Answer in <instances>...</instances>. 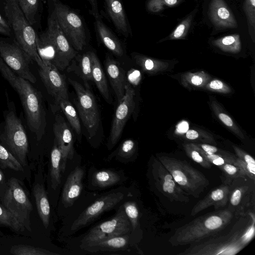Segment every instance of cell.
Here are the masks:
<instances>
[{
    "mask_svg": "<svg viewBox=\"0 0 255 255\" xmlns=\"http://www.w3.org/2000/svg\"><path fill=\"white\" fill-rule=\"evenodd\" d=\"M184 147L187 155L194 162L205 168L210 169L211 168L212 163L195 149L190 143L185 144Z\"/></svg>",
    "mask_w": 255,
    "mask_h": 255,
    "instance_id": "74e56055",
    "label": "cell"
},
{
    "mask_svg": "<svg viewBox=\"0 0 255 255\" xmlns=\"http://www.w3.org/2000/svg\"><path fill=\"white\" fill-rule=\"evenodd\" d=\"M33 191L39 216L47 229L49 224L50 208L46 192L44 187L39 184L34 186Z\"/></svg>",
    "mask_w": 255,
    "mask_h": 255,
    "instance_id": "4316f807",
    "label": "cell"
},
{
    "mask_svg": "<svg viewBox=\"0 0 255 255\" xmlns=\"http://www.w3.org/2000/svg\"><path fill=\"white\" fill-rule=\"evenodd\" d=\"M188 24L189 23L187 21H185L179 24L174 31L171 38L172 39H176L182 37L185 32L186 26H187Z\"/></svg>",
    "mask_w": 255,
    "mask_h": 255,
    "instance_id": "c3c4849f",
    "label": "cell"
},
{
    "mask_svg": "<svg viewBox=\"0 0 255 255\" xmlns=\"http://www.w3.org/2000/svg\"><path fill=\"white\" fill-rule=\"evenodd\" d=\"M244 10L246 13L249 27L250 35L255 34V0H245Z\"/></svg>",
    "mask_w": 255,
    "mask_h": 255,
    "instance_id": "8d00e7d4",
    "label": "cell"
},
{
    "mask_svg": "<svg viewBox=\"0 0 255 255\" xmlns=\"http://www.w3.org/2000/svg\"><path fill=\"white\" fill-rule=\"evenodd\" d=\"M0 138L4 146L22 166H25L28 151V139L21 121L12 109L5 112L4 130Z\"/></svg>",
    "mask_w": 255,
    "mask_h": 255,
    "instance_id": "8992f818",
    "label": "cell"
},
{
    "mask_svg": "<svg viewBox=\"0 0 255 255\" xmlns=\"http://www.w3.org/2000/svg\"><path fill=\"white\" fill-rule=\"evenodd\" d=\"M36 45L41 60L50 62L59 70L66 69L77 54L61 29L53 11L48 18L46 30L40 35L36 33Z\"/></svg>",
    "mask_w": 255,
    "mask_h": 255,
    "instance_id": "7a4b0ae2",
    "label": "cell"
},
{
    "mask_svg": "<svg viewBox=\"0 0 255 255\" xmlns=\"http://www.w3.org/2000/svg\"><path fill=\"white\" fill-rule=\"evenodd\" d=\"M120 176L111 170H102L96 172L93 176V184L99 187H107L117 184Z\"/></svg>",
    "mask_w": 255,
    "mask_h": 255,
    "instance_id": "f546056e",
    "label": "cell"
},
{
    "mask_svg": "<svg viewBox=\"0 0 255 255\" xmlns=\"http://www.w3.org/2000/svg\"><path fill=\"white\" fill-rule=\"evenodd\" d=\"M3 203L5 208L12 213L24 229L31 231L30 215L33 209L32 205L16 178L12 177L9 180Z\"/></svg>",
    "mask_w": 255,
    "mask_h": 255,
    "instance_id": "9c48e42d",
    "label": "cell"
},
{
    "mask_svg": "<svg viewBox=\"0 0 255 255\" xmlns=\"http://www.w3.org/2000/svg\"><path fill=\"white\" fill-rule=\"evenodd\" d=\"M208 87L212 90L222 92H227L229 89L222 81L214 80L210 82Z\"/></svg>",
    "mask_w": 255,
    "mask_h": 255,
    "instance_id": "f6af8a7d",
    "label": "cell"
},
{
    "mask_svg": "<svg viewBox=\"0 0 255 255\" xmlns=\"http://www.w3.org/2000/svg\"><path fill=\"white\" fill-rule=\"evenodd\" d=\"M6 2H13L17 3V0H5Z\"/></svg>",
    "mask_w": 255,
    "mask_h": 255,
    "instance_id": "6f0895ef",
    "label": "cell"
},
{
    "mask_svg": "<svg viewBox=\"0 0 255 255\" xmlns=\"http://www.w3.org/2000/svg\"><path fill=\"white\" fill-rule=\"evenodd\" d=\"M134 90L127 81L125 86V95L118 103L119 105L114 114L108 142L109 149L114 146L119 141L124 127L134 110Z\"/></svg>",
    "mask_w": 255,
    "mask_h": 255,
    "instance_id": "4fadbf2b",
    "label": "cell"
},
{
    "mask_svg": "<svg viewBox=\"0 0 255 255\" xmlns=\"http://www.w3.org/2000/svg\"><path fill=\"white\" fill-rule=\"evenodd\" d=\"M0 163L3 168L17 171H23L22 165L17 159L1 143H0Z\"/></svg>",
    "mask_w": 255,
    "mask_h": 255,
    "instance_id": "d6a6232c",
    "label": "cell"
},
{
    "mask_svg": "<svg viewBox=\"0 0 255 255\" xmlns=\"http://www.w3.org/2000/svg\"><path fill=\"white\" fill-rule=\"evenodd\" d=\"M219 167L228 176L232 178L246 176L243 170L234 164L226 163Z\"/></svg>",
    "mask_w": 255,
    "mask_h": 255,
    "instance_id": "60d3db41",
    "label": "cell"
},
{
    "mask_svg": "<svg viewBox=\"0 0 255 255\" xmlns=\"http://www.w3.org/2000/svg\"><path fill=\"white\" fill-rule=\"evenodd\" d=\"M9 252L15 255H55L57 253L29 245H19L11 247Z\"/></svg>",
    "mask_w": 255,
    "mask_h": 255,
    "instance_id": "836d02e7",
    "label": "cell"
},
{
    "mask_svg": "<svg viewBox=\"0 0 255 255\" xmlns=\"http://www.w3.org/2000/svg\"><path fill=\"white\" fill-rule=\"evenodd\" d=\"M218 117L220 120L227 126L232 127L234 123L232 119L227 115L220 113H218Z\"/></svg>",
    "mask_w": 255,
    "mask_h": 255,
    "instance_id": "f907efd6",
    "label": "cell"
},
{
    "mask_svg": "<svg viewBox=\"0 0 255 255\" xmlns=\"http://www.w3.org/2000/svg\"><path fill=\"white\" fill-rule=\"evenodd\" d=\"M128 240L129 235L128 234L100 241L81 245L80 247L90 252L117 251L125 249L128 246Z\"/></svg>",
    "mask_w": 255,
    "mask_h": 255,
    "instance_id": "cb8c5ba5",
    "label": "cell"
},
{
    "mask_svg": "<svg viewBox=\"0 0 255 255\" xmlns=\"http://www.w3.org/2000/svg\"><path fill=\"white\" fill-rule=\"evenodd\" d=\"M189 81L193 85L199 86L204 82V79L202 76L199 74H193L189 78Z\"/></svg>",
    "mask_w": 255,
    "mask_h": 255,
    "instance_id": "816d5d0a",
    "label": "cell"
},
{
    "mask_svg": "<svg viewBox=\"0 0 255 255\" xmlns=\"http://www.w3.org/2000/svg\"><path fill=\"white\" fill-rule=\"evenodd\" d=\"M55 107H59L61 109L72 128L78 134H80L81 128L80 120L75 108L69 99L59 100Z\"/></svg>",
    "mask_w": 255,
    "mask_h": 255,
    "instance_id": "f1b7e54d",
    "label": "cell"
},
{
    "mask_svg": "<svg viewBox=\"0 0 255 255\" xmlns=\"http://www.w3.org/2000/svg\"><path fill=\"white\" fill-rule=\"evenodd\" d=\"M233 147L238 158L245 162L251 166H255V161L251 155L248 154L242 149L235 145H233Z\"/></svg>",
    "mask_w": 255,
    "mask_h": 255,
    "instance_id": "ee69618b",
    "label": "cell"
},
{
    "mask_svg": "<svg viewBox=\"0 0 255 255\" xmlns=\"http://www.w3.org/2000/svg\"><path fill=\"white\" fill-rule=\"evenodd\" d=\"M77 96L76 106L82 123L90 138L94 136L98 130L100 116L98 106L90 89L84 88L79 82L68 79Z\"/></svg>",
    "mask_w": 255,
    "mask_h": 255,
    "instance_id": "30bf717a",
    "label": "cell"
},
{
    "mask_svg": "<svg viewBox=\"0 0 255 255\" xmlns=\"http://www.w3.org/2000/svg\"><path fill=\"white\" fill-rule=\"evenodd\" d=\"M96 28L102 42L113 53L122 56L124 49L118 38L108 28L100 17L95 18Z\"/></svg>",
    "mask_w": 255,
    "mask_h": 255,
    "instance_id": "d4e9b609",
    "label": "cell"
},
{
    "mask_svg": "<svg viewBox=\"0 0 255 255\" xmlns=\"http://www.w3.org/2000/svg\"><path fill=\"white\" fill-rule=\"evenodd\" d=\"M135 144L133 140L128 139L125 140L120 146L118 155L122 158H128L134 153Z\"/></svg>",
    "mask_w": 255,
    "mask_h": 255,
    "instance_id": "ab89813d",
    "label": "cell"
},
{
    "mask_svg": "<svg viewBox=\"0 0 255 255\" xmlns=\"http://www.w3.org/2000/svg\"><path fill=\"white\" fill-rule=\"evenodd\" d=\"M253 217L252 224L245 231H243L241 236V240L243 243L247 245L254 237L255 235V217L254 215L252 214Z\"/></svg>",
    "mask_w": 255,
    "mask_h": 255,
    "instance_id": "7bdbcfd3",
    "label": "cell"
},
{
    "mask_svg": "<svg viewBox=\"0 0 255 255\" xmlns=\"http://www.w3.org/2000/svg\"><path fill=\"white\" fill-rule=\"evenodd\" d=\"M158 160L189 195L198 198L209 186V181L205 175L185 160L166 156H159Z\"/></svg>",
    "mask_w": 255,
    "mask_h": 255,
    "instance_id": "277c9868",
    "label": "cell"
},
{
    "mask_svg": "<svg viewBox=\"0 0 255 255\" xmlns=\"http://www.w3.org/2000/svg\"><path fill=\"white\" fill-rule=\"evenodd\" d=\"M4 10L17 44L38 65L41 64L42 61L36 48V33L25 17L18 3L6 1Z\"/></svg>",
    "mask_w": 255,
    "mask_h": 255,
    "instance_id": "5b68a950",
    "label": "cell"
},
{
    "mask_svg": "<svg viewBox=\"0 0 255 255\" xmlns=\"http://www.w3.org/2000/svg\"><path fill=\"white\" fill-rule=\"evenodd\" d=\"M3 175L2 172L0 170V182H1L3 179Z\"/></svg>",
    "mask_w": 255,
    "mask_h": 255,
    "instance_id": "9f6ffc18",
    "label": "cell"
},
{
    "mask_svg": "<svg viewBox=\"0 0 255 255\" xmlns=\"http://www.w3.org/2000/svg\"><path fill=\"white\" fill-rule=\"evenodd\" d=\"M92 51L77 54L72 60L67 71L73 72L83 81L86 88L90 89L89 82H93L92 77Z\"/></svg>",
    "mask_w": 255,
    "mask_h": 255,
    "instance_id": "7402d4cb",
    "label": "cell"
},
{
    "mask_svg": "<svg viewBox=\"0 0 255 255\" xmlns=\"http://www.w3.org/2000/svg\"><path fill=\"white\" fill-rule=\"evenodd\" d=\"M131 224L124 207H121L113 218L91 229L82 239L81 245L128 234L131 231Z\"/></svg>",
    "mask_w": 255,
    "mask_h": 255,
    "instance_id": "8fae6325",
    "label": "cell"
},
{
    "mask_svg": "<svg viewBox=\"0 0 255 255\" xmlns=\"http://www.w3.org/2000/svg\"><path fill=\"white\" fill-rule=\"evenodd\" d=\"M140 73L139 71L132 69L128 71V83L136 85L140 79Z\"/></svg>",
    "mask_w": 255,
    "mask_h": 255,
    "instance_id": "bcb514c9",
    "label": "cell"
},
{
    "mask_svg": "<svg viewBox=\"0 0 255 255\" xmlns=\"http://www.w3.org/2000/svg\"><path fill=\"white\" fill-rule=\"evenodd\" d=\"M83 175V170L77 167L68 176L62 194V201L65 207L71 206L81 194Z\"/></svg>",
    "mask_w": 255,
    "mask_h": 255,
    "instance_id": "44dd1931",
    "label": "cell"
},
{
    "mask_svg": "<svg viewBox=\"0 0 255 255\" xmlns=\"http://www.w3.org/2000/svg\"><path fill=\"white\" fill-rule=\"evenodd\" d=\"M0 72L17 93L25 114L27 124L38 141L42 138L46 125V113L40 91L29 81L15 74L0 57Z\"/></svg>",
    "mask_w": 255,
    "mask_h": 255,
    "instance_id": "6da1fadb",
    "label": "cell"
},
{
    "mask_svg": "<svg viewBox=\"0 0 255 255\" xmlns=\"http://www.w3.org/2000/svg\"><path fill=\"white\" fill-rule=\"evenodd\" d=\"M247 189V187H239L236 188L232 192L229 197L230 204L232 206L235 208L239 207Z\"/></svg>",
    "mask_w": 255,
    "mask_h": 255,
    "instance_id": "b9f144b4",
    "label": "cell"
},
{
    "mask_svg": "<svg viewBox=\"0 0 255 255\" xmlns=\"http://www.w3.org/2000/svg\"><path fill=\"white\" fill-rule=\"evenodd\" d=\"M166 3L169 5H173L176 3L177 0H164Z\"/></svg>",
    "mask_w": 255,
    "mask_h": 255,
    "instance_id": "11a10c76",
    "label": "cell"
},
{
    "mask_svg": "<svg viewBox=\"0 0 255 255\" xmlns=\"http://www.w3.org/2000/svg\"><path fill=\"white\" fill-rule=\"evenodd\" d=\"M213 43L225 51L237 52L241 48L240 35L238 34L226 36L213 41Z\"/></svg>",
    "mask_w": 255,
    "mask_h": 255,
    "instance_id": "4dcf8cb0",
    "label": "cell"
},
{
    "mask_svg": "<svg viewBox=\"0 0 255 255\" xmlns=\"http://www.w3.org/2000/svg\"><path fill=\"white\" fill-rule=\"evenodd\" d=\"M11 29L8 22L0 14V34L9 36Z\"/></svg>",
    "mask_w": 255,
    "mask_h": 255,
    "instance_id": "7dc6e473",
    "label": "cell"
},
{
    "mask_svg": "<svg viewBox=\"0 0 255 255\" xmlns=\"http://www.w3.org/2000/svg\"><path fill=\"white\" fill-rule=\"evenodd\" d=\"M0 224L8 226L16 231L24 229L12 213L6 208L1 206H0Z\"/></svg>",
    "mask_w": 255,
    "mask_h": 255,
    "instance_id": "d590c367",
    "label": "cell"
},
{
    "mask_svg": "<svg viewBox=\"0 0 255 255\" xmlns=\"http://www.w3.org/2000/svg\"><path fill=\"white\" fill-rule=\"evenodd\" d=\"M38 66L40 78L48 94L54 98L55 105L61 99H69L65 78L59 70L44 61Z\"/></svg>",
    "mask_w": 255,
    "mask_h": 255,
    "instance_id": "9a60e30c",
    "label": "cell"
},
{
    "mask_svg": "<svg viewBox=\"0 0 255 255\" xmlns=\"http://www.w3.org/2000/svg\"><path fill=\"white\" fill-rule=\"evenodd\" d=\"M105 65L111 87L119 103L125 92L127 82L125 71L119 63L110 56L107 57Z\"/></svg>",
    "mask_w": 255,
    "mask_h": 255,
    "instance_id": "d6986e66",
    "label": "cell"
},
{
    "mask_svg": "<svg viewBox=\"0 0 255 255\" xmlns=\"http://www.w3.org/2000/svg\"><path fill=\"white\" fill-rule=\"evenodd\" d=\"M231 192L230 187L228 185H222L215 188L197 202L192 209L191 215L194 216L211 206H213L215 209L224 207L228 202Z\"/></svg>",
    "mask_w": 255,
    "mask_h": 255,
    "instance_id": "ffe728a7",
    "label": "cell"
},
{
    "mask_svg": "<svg viewBox=\"0 0 255 255\" xmlns=\"http://www.w3.org/2000/svg\"><path fill=\"white\" fill-rule=\"evenodd\" d=\"M91 5V12L95 18L100 17L97 0H87Z\"/></svg>",
    "mask_w": 255,
    "mask_h": 255,
    "instance_id": "681fc988",
    "label": "cell"
},
{
    "mask_svg": "<svg viewBox=\"0 0 255 255\" xmlns=\"http://www.w3.org/2000/svg\"><path fill=\"white\" fill-rule=\"evenodd\" d=\"M233 217L229 209L207 214L178 228L168 241L172 246L201 242L217 235L230 224Z\"/></svg>",
    "mask_w": 255,
    "mask_h": 255,
    "instance_id": "3957f363",
    "label": "cell"
},
{
    "mask_svg": "<svg viewBox=\"0 0 255 255\" xmlns=\"http://www.w3.org/2000/svg\"><path fill=\"white\" fill-rule=\"evenodd\" d=\"M199 133L195 130L190 129L186 132V137L191 140H194L199 137Z\"/></svg>",
    "mask_w": 255,
    "mask_h": 255,
    "instance_id": "f5cc1de1",
    "label": "cell"
},
{
    "mask_svg": "<svg viewBox=\"0 0 255 255\" xmlns=\"http://www.w3.org/2000/svg\"><path fill=\"white\" fill-rule=\"evenodd\" d=\"M53 132L55 141L62 153L61 171L64 172L67 160L72 159L74 156V141L69 127L60 115L55 117Z\"/></svg>",
    "mask_w": 255,
    "mask_h": 255,
    "instance_id": "e0dca14e",
    "label": "cell"
},
{
    "mask_svg": "<svg viewBox=\"0 0 255 255\" xmlns=\"http://www.w3.org/2000/svg\"><path fill=\"white\" fill-rule=\"evenodd\" d=\"M92 77L93 82L104 99L109 103H112V99L109 92L107 81L102 68L100 61L96 54L92 52Z\"/></svg>",
    "mask_w": 255,
    "mask_h": 255,
    "instance_id": "484cf974",
    "label": "cell"
},
{
    "mask_svg": "<svg viewBox=\"0 0 255 255\" xmlns=\"http://www.w3.org/2000/svg\"><path fill=\"white\" fill-rule=\"evenodd\" d=\"M121 192L112 193L101 197L87 208L73 222L71 230L75 231L89 224L101 213L114 207L123 199Z\"/></svg>",
    "mask_w": 255,
    "mask_h": 255,
    "instance_id": "2e32d148",
    "label": "cell"
},
{
    "mask_svg": "<svg viewBox=\"0 0 255 255\" xmlns=\"http://www.w3.org/2000/svg\"><path fill=\"white\" fill-rule=\"evenodd\" d=\"M17 3L28 22L33 25L38 11V0H17Z\"/></svg>",
    "mask_w": 255,
    "mask_h": 255,
    "instance_id": "1f68e13d",
    "label": "cell"
},
{
    "mask_svg": "<svg viewBox=\"0 0 255 255\" xmlns=\"http://www.w3.org/2000/svg\"><path fill=\"white\" fill-rule=\"evenodd\" d=\"M0 55L5 64L19 77L31 83L36 79L31 72L30 57L15 42L12 43L0 41Z\"/></svg>",
    "mask_w": 255,
    "mask_h": 255,
    "instance_id": "7c38bea8",
    "label": "cell"
},
{
    "mask_svg": "<svg viewBox=\"0 0 255 255\" xmlns=\"http://www.w3.org/2000/svg\"><path fill=\"white\" fill-rule=\"evenodd\" d=\"M107 12L119 32L126 37L131 33L130 26L120 0H104Z\"/></svg>",
    "mask_w": 255,
    "mask_h": 255,
    "instance_id": "603a6c76",
    "label": "cell"
},
{
    "mask_svg": "<svg viewBox=\"0 0 255 255\" xmlns=\"http://www.w3.org/2000/svg\"><path fill=\"white\" fill-rule=\"evenodd\" d=\"M210 19L216 28H237V21L223 0H211L209 8Z\"/></svg>",
    "mask_w": 255,
    "mask_h": 255,
    "instance_id": "ac0fdd59",
    "label": "cell"
},
{
    "mask_svg": "<svg viewBox=\"0 0 255 255\" xmlns=\"http://www.w3.org/2000/svg\"><path fill=\"white\" fill-rule=\"evenodd\" d=\"M53 11L65 36L74 48L82 50L86 36L83 21L76 12L59 0H53Z\"/></svg>",
    "mask_w": 255,
    "mask_h": 255,
    "instance_id": "52a82bcc",
    "label": "cell"
},
{
    "mask_svg": "<svg viewBox=\"0 0 255 255\" xmlns=\"http://www.w3.org/2000/svg\"><path fill=\"white\" fill-rule=\"evenodd\" d=\"M243 232L238 231L225 236H214L208 241L193 245L180 255H233L237 254L245 246L241 240Z\"/></svg>",
    "mask_w": 255,
    "mask_h": 255,
    "instance_id": "ba28073f",
    "label": "cell"
},
{
    "mask_svg": "<svg viewBox=\"0 0 255 255\" xmlns=\"http://www.w3.org/2000/svg\"><path fill=\"white\" fill-rule=\"evenodd\" d=\"M152 173L158 190L170 201L187 203L189 195L176 183L173 176L158 159L152 164Z\"/></svg>",
    "mask_w": 255,
    "mask_h": 255,
    "instance_id": "5bb4252c",
    "label": "cell"
},
{
    "mask_svg": "<svg viewBox=\"0 0 255 255\" xmlns=\"http://www.w3.org/2000/svg\"><path fill=\"white\" fill-rule=\"evenodd\" d=\"M189 128L188 124L186 122H182L178 127V130L181 133L186 132Z\"/></svg>",
    "mask_w": 255,
    "mask_h": 255,
    "instance_id": "db71d44e",
    "label": "cell"
},
{
    "mask_svg": "<svg viewBox=\"0 0 255 255\" xmlns=\"http://www.w3.org/2000/svg\"><path fill=\"white\" fill-rule=\"evenodd\" d=\"M123 207L131 227L135 229L138 225L139 216L136 203L131 201L127 202L124 204Z\"/></svg>",
    "mask_w": 255,
    "mask_h": 255,
    "instance_id": "f35d334b",
    "label": "cell"
},
{
    "mask_svg": "<svg viewBox=\"0 0 255 255\" xmlns=\"http://www.w3.org/2000/svg\"><path fill=\"white\" fill-rule=\"evenodd\" d=\"M190 145L196 150H197L203 156L207 159L211 163L217 166H220L226 163L235 164L237 160H233L228 159L223 156L214 154L208 153L198 147L195 143H190Z\"/></svg>",
    "mask_w": 255,
    "mask_h": 255,
    "instance_id": "e575fe53",
    "label": "cell"
},
{
    "mask_svg": "<svg viewBox=\"0 0 255 255\" xmlns=\"http://www.w3.org/2000/svg\"><path fill=\"white\" fill-rule=\"evenodd\" d=\"M62 153L57 144H54L50 155V177L52 187L55 189L61 182Z\"/></svg>",
    "mask_w": 255,
    "mask_h": 255,
    "instance_id": "83f0119b",
    "label": "cell"
}]
</instances>
